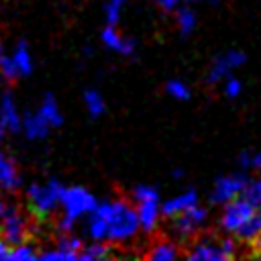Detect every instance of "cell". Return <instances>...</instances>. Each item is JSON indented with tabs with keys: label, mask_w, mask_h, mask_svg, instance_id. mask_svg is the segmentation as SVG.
Masks as SVG:
<instances>
[{
	"label": "cell",
	"mask_w": 261,
	"mask_h": 261,
	"mask_svg": "<svg viewBox=\"0 0 261 261\" xmlns=\"http://www.w3.org/2000/svg\"><path fill=\"white\" fill-rule=\"evenodd\" d=\"M218 228L237 243L253 245L261 237V206H255L243 196L232 198L220 206Z\"/></svg>",
	"instance_id": "cell-1"
},
{
	"label": "cell",
	"mask_w": 261,
	"mask_h": 261,
	"mask_svg": "<svg viewBox=\"0 0 261 261\" xmlns=\"http://www.w3.org/2000/svg\"><path fill=\"white\" fill-rule=\"evenodd\" d=\"M98 208L106 222V241L112 245H122L133 241L139 232V220L133 202L116 198V200H104L98 202Z\"/></svg>",
	"instance_id": "cell-2"
},
{
	"label": "cell",
	"mask_w": 261,
	"mask_h": 261,
	"mask_svg": "<svg viewBox=\"0 0 261 261\" xmlns=\"http://www.w3.org/2000/svg\"><path fill=\"white\" fill-rule=\"evenodd\" d=\"M98 204V198L84 186H65L61 200H59V208H61V216L55 220V230L57 232H73L75 224L80 220H84L92 208Z\"/></svg>",
	"instance_id": "cell-3"
},
{
	"label": "cell",
	"mask_w": 261,
	"mask_h": 261,
	"mask_svg": "<svg viewBox=\"0 0 261 261\" xmlns=\"http://www.w3.org/2000/svg\"><path fill=\"white\" fill-rule=\"evenodd\" d=\"M63 188L65 186L57 177H51L47 181H33L24 190L27 210H29L31 218H37V220L51 218L55 214V210L59 208V200H61Z\"/></svg>",
	"instance_id": "cell-4"
},
{
	"label": "cell",
	"mask_w": 261,
	"mask_h": 261,
	"mask_svg": "<svg viewBox=\"0 0 261 261\" xmlns=\"http://www.w3.org/2000/svg\"><path fill=\"white\" fill-rule=\"evenodd\" d=\"M239 245L232 237L224 234H198L190 241L186 249V259L190 261H228L237 257Z\"/></svg>",
	"instance_id": "cell-5"
},
{
	"label": "cell",
	"mask_w": 261,
	"mask_h": 261,
	"mask_svg": "<svg viewBox=\"0 0 261 261\" xmlns=\"http://www.w3.org/2000/svg\"><path fill=\"white\" fill-rule=\"evenodd\" d=\"M130 202L137 212V220L143 232H155L161 220V202L159 192L151 184H139L130 192Z\"/></svg>",
	"instance_id": "cell-6"
},
{
	"label": "cell",
	"mask_w": 261,
	"mask_h": 261,
	"mask_svg": "<svg viewBox=\"0 0 261 261\" xmlns=\"http://www.w3.org/2000/svg\"><path fill=\"white\" fill-rule=\"evenodd\" d=\"M169 220V228H171V234L177 243H190L194 237L200 234L202 226L206 224L208 220V210L204 206H200V202L171 218Z\"/></svg>",
	"instance_id": "cell-7"
},
{
	"label": "cell",
	"mask_w": 261,
	"mask_h": 261,
	"mask_svg": "<svg viewBox=\"0 0 261 261\" xmlns=\"http://www.w3.org/2000/svg\"><path fill=\"white\" fill-rule=\"evenodd\" d=\"M29 230H31V214L27 216V212L18 204H8L0 218V239L12 247L22 241H29Z\"/></svg>",
	"instance_id": "cell-8"
},
{
	"label": "cell",
	"mask_w": 261,
	"mask_h": 261,
	"mask_svg": "<svg viewBox=\"0 0 261 261\" xmlns=\"http://www.w3.org/2000/svg\"><path fill=\"white\" fill-rule=\"evenodd\" d=\"M245 61H247V55L239 49H228V51L218 53L210 61V67L206 71V84L208 86H218L224 77L232 75L241 65H245Z\"/></svg>",
	"instance_id": "cell-9"
},
{
	"label": "cell",
	"mask_w": 261,
	"mask_h": 261,
	"mask_svg": "<svg viewBox=\"0 0 261 261\" xmlns=\"http://www.w3.org/2000/svg\"><path fill=\"white\" fill-rule=\"evenodd\" d=\"M249 173L245 171H234V173H226L214 179L212 190H210V204L214 206H222L226 202H230L232 198L241 196L245 184H247Z\"/></svg>",
	"instance_id": "cell-10"
},
{
	"label": "cell",
	"mask_w": 261,
	"mask_h": 261,
	"mask_svg": "<svg viewBox=\"0 0 261 261\" xmlns=\"http://www.w3.org/2000/svg\"><path fill=\"white\" fill-rule=\"evenodd\" d=\"M84 241L73 232H57V241L53 249L39 251V259L43 261H75Z\"/></svg>",
	"instance_id": "cell-11"
},
{
	"label": "cell",
	"mask_w": 261,
	"mask_h": 261,
	"mask_svg": "<svg viewBox=\"0 0 261 261\" xmlns=\"http://www.w3.org/2000/svg\"><path fill=\"white\" fill-rule=\"evenodd\" d=\"M100 41H102V45H104L108 51L118 53V55H122V57H133V55L137 53V43H135V39L124 37V35L116 29V24H106V27L102 29V33H100Z\"/></svg>",
	"instance_id": "cell-12"
},
{
	"label": "cell",
	"mask_w": 261,
	"mask_h": 261,
	"mask_svg": "<svg viewBox=\"0 0 261 261\" xmlns=\"http://www.w3.org/2000/svg\"><path fill=\"white\" fill-rule=\"evenodd\" d=\"M20 116H22V112L18 110L12 92L2 90V94H0V122L8 135L20 133Z\"/></svg>",
	"instance_id": "cell-13"
},
{
	"label": "cell",
	"mask_w": 261,
	"mask_h": 261,
	"mask_svg": "<svg viewBox=\"0 0 261 261\" xmlns=\"http://www.w3.org/2000/svg\"><path fill=\"white\" fill-rule=\"evenodd\" d=\"M20 133H22L27 139H31V141H43V139L49 137L51 126L47 124V120H45V118L39 114V110L35 108V110L22 112V116H20Z\"/></svg>",
	"instance_id": "cell-14"
},
{
	"label": "cell",
	"mask_w": 261,
	"mask_h": 261,
	"mask_svg": "<svg viewBox=\"0 0 261 261\" xmlns=\"http://www.w3.org/2000/svg\"><path fill=\"white\" fill-rule=\"evenodd\" d=\"M22 186V175L14 159L0 147V190L2 192H16Z\"/></svg>",
	"instance_id": "cell-15"
},
{
	"label": "cell",
	"mask_w": 261,
	"mask_h": 261,
	"mask_svg": "<svg viewBox=\"0 0 261 261\" xmlns=\"http://www.w3.org/2000/svg\"><path fill=\"white\" fill-rule=\"evenodd\" d=\"M198 202H200V196H198V192H196L194 188L184 190V192H179V194L167 198V200L161 204V216L171 218V216H175V214H179V212H184V210L196 206Z\"/></svg>",
	"instance_id": "cell-16"
},
{
	"label": "cell",
	"mask_w": 261,
	"mask_h": 261,
	"mask_svg": "<svg viewBox=\"0 0 261 261\" xmlns=\"http://www.w3.org/2000/svg\"><path fill=\"white\" fill-rule=\"evenodd\" d=\"M181 255V247L175 239H157L147 251L145 257L149 261H171Z\"/></svg>",
	"instance_id": "cell-17"
},
{
	"label": "cell",
	"mask_w": 261,
	"mask_h": 261,
	"mask_svg": "<svg viewBox=\"0 0 261 261\" xmlns=\"http://www.w3.org/2000/svg\"><path fill=\"white\" fill-rule=\"evenodd\" d=\"M10 55H12V61H14V67H16L18 77H27V75L33 73L35 61H33V53H31L27 41H16V45L12 47Z\"/></svg>",
	"instance_id": "cell-18"
},
{
	"label": "cell",
	"mask_w": 261,
	"mask_h": 261,
	"mask_svg": "<svg viewBox=\"0 0 261 261\" xmlns=\"http://www.w3.org/2000/svg\"><path fill=\"white\" fill-rule=\"evenodd\" d=\"M37 110H39V114L47 120V124H49L51 128H57V126L63 124V114H61V108H59V104H57V100H55L53 94H45L43 100L39 102Z\"/></svg>",
	"instance_id": "cell-19"
},
{
	"label": "cell",
	"mask_w": 261,
	"mask_h": 261,
	"mask_svg": "<svg viewBox=\"0 0 261 261\" xmlns=\"http://www.w3.org/2000/svg\"><path fill=\"white\" fill-rule=\"evenodd\" d=\"M112 255H114L112 243H108V241H90L88 245H84L80 249L77 259H84V261H102V259H108Z\"/></svg>",
	"instance_id": "cell-20"
},
{
	"label": "cell",
	"mask_w": 261,
	"mask_h": 261,
	"mask_svg": "<svg viewBox=\"0 0 261 261\" xmlns=\"http://www.w3.org/2000/svg\"><path fill=\"white\" fill-rule=\"evenodd\" d=\"M173 14H175V27H177L179 35H181V37H190V35L196 31V27H198L196 12H194L190 6H181V4H179V6L173 10Z\"/></svg>",
	"instance_id": "cell-21"
},
{
	"label": "cell",
	"mask_w": 261,
	"mask_h": 261,
	"mask_svg": "<svg viewBox=\"0 0 261 261\" xmlns=\"http://www.w3.org/2000/svg\"><path fill=\"white\" fill-rule=\"evenodd\" d=\"M84 106H86V112L90 114V118H100L104 114V110H106L104 96L94 88L84 92Z\"/></svg>",
	"instance_id": "cell-22"
},
{
	"label": "cell",
	"mask_w": 261,
	"mask_h": 261,
	"mask_svg": "<svg viewBox=\"0 0 261 261\" xmlns=\"http://www.w3.org/2000/svg\"><path fill=\"white\" fill-rule=\"evenodd\" d=\"M237 163H239L241 171H245V173H261V151L245 149L239 153Z\"/></svg>",
	"instance_id": "cell-23"
},
{
	"label": "cell",
	"mask_w": 261,
	"mask_h": 261,
	"mask_svg": "<svg viewBox=\"0 0 261 261\" xmlns=\"http://www.w3.org/2000/svg\"><path fill=\"white\" fill-rule=\"evenodd\" d=\"M35 259H39V251L33 243L22 241V243L10 247L8 261H35Z\"/></svg>",
	"instance_id": "cell-24"
},
{
	"label": "cell",
	"mask_w": 261,
	"mask_h": 261,
	"mask_svg": "<svg viewBox=\"0 0 261 261\" xmlns=\"http://www.w3.org/2000/svg\"><path fill=\"white\" fill-rule=\"evenodd\" d=\"M165 94L171 98V100H177V102H188L190 96H192V90L190 86L184 82V80H177V77H171L165 82Z\"/></svg>",
	"instance_id": "cell-25"
},
{
	"label": "cell",
	"mask_w": 261,
	"mask_h": 261,
	"mask_svg": "<svg viewBox=\"0 0 261 261\" xmlns=\"http://www.w3.org/2000/svg\"><path fill=\"white\" fill-rule=\"evenodd\" d=\"M241 196L253 202L255 206H261V175H249Z\"/></svg>",
	"instance_id": "cell-26"
},
{
	"label": "cell",
	"mask_w": 261,
	"mask_h": 261,
	"mask_svg": "<svg viewBox=\"0 0 261 261\" xmlns=\"http://www.w3.org/2000/svg\"><path fill=\"white\" fill-rule=\"evenodd\" d=\"M0 71L6 77V82L18 80V73H16L14 61H12V55H10V51H6V47L2 43H0Z\"/></svg>",
	"instance_id": "cell-27"
},
{
	"label": "cell",
	"mask_w": 261,
	"mask_h": 261,
	"mask_svg": "<svg viewBox=\"0 0 261 261\" xmlns=\"http://www.w3.org/2000/svg\"><path fill=\"white\" fill-rule=\"evenodd\" d=\"M220 90H222V94H224L228 100H237V98L243 94V82L232 73V75H228V77H224V80L220 82Z\"/></svg>",
	"instance_id": "cell-28"
},
{
	"label": "cell",
	"mask_w": 261,
	"mask_h": 261,
	"mask_svg": "<svg viewBox=\"0 0 261 261\" xmlns=\"http://www.w3.org/2000/svg\"><path fill=\"white\" fill-rule=\"evenodd\" d=\"M120 10H122V6H116V4L106 0V4H104V20H106V24H118Z\"/></svg>",
	"instance_id": "cell-29"
},
{
	"label": "cell",
	"mask_w": 261,
	"mask_h": 261,
	"mask_svg": "<svg viewBox=\"0 0 261 261\" xmlns=\"http://www.w3.org/2000/svg\"><path fill=\"white\" fill-rule=\"evenodd\" d=\"M155 4H157L161 10H165V12H173V10L181 4V0H155Z\"/></svg>",
	"instance_id": "cell-30"
},
{
	"label": "cell",
	"mask_w": 261,
	"mask_h": 261,
	"mask_svg": "<svg viewBox=\"0 0 261 261\" xmlns=\"http://www.w3.org/2000/svg\"><path fill=\"white\" fill-rule=\"evenodd\" d=\"M8 253H10V245H6V243L0 239V261H6V259H8Z\"/></svg>",
	"instance_id": "cell-31"
},
{
	"label": "cell",
	"mask_w": 261,
	"mask_h": 261,
	"mask_svg": "<svg viewBox=\"0 0 261 261\" xmlns=\"http://www.w3.org/2000/svg\"><path fill=\"white\" fill-rule=\"evenodd\" d=\"M251 247H253V255H255V257H261V237H259Z\"/></svg>",
	"instance_id": "cell-32"
},
{
	"label": "cell",
	"mask_w": 261,
	"mask_h": 261,
	"mask_svg": "<svg viewBox=\"0 0 261 261\" xmlns=\"http://www.w3.org/2000/svg\"><path fill=\"white\" fill-rule=\"evenodd\" d=\"M6 206H8V202L0 196V218H2V214H4V210H6Z\"/></svg>",
	"instance_id": "cell-33"
},
{
	"label": "cell",
	"mask_w": 261,
	"mask_h": 261,
	"mask_svg": "<svg viewBox=\"0 0 261 261\" xmlns=\"http://www.w3.org/2000/svg\"><path fill=\"white\" fill-rule=\"evenodd\" d=\"M108 2H112V4H116V6H124L128 0H108Z\"/></svg>",
	"instance_id": "cell-34"
},
{
	"label": "cell",
	"mask_w": 261,
	"mask_h": 261,
	"mask_svg": "<svg viewBox=\"0 0 261 261\" xmlns=\"http://www.w3.org/2000/svg\"><path fill=\"white\" fill-rule=\"evenodd\" d=\"M4 82H6V77H4L2 71H0V94H2V90H4Z\"/></svg>",
	"instance_id": "cell-35"
},
{
	"label": "cell",
	"mask_w": 261,
	"mask_h": 261,
	"mask_svg": "<svg viewBox=\"0 0 261 261\" xmlns=\"http://www.w3.org/2000/svg\"><path fill=\"white\" fill-rule=\"evenodd\" d=\"M184 2H190L192 4V2H216V0H184Z\"/></svg>",
	"instance_id": "cell-36"
}]
</instances>
